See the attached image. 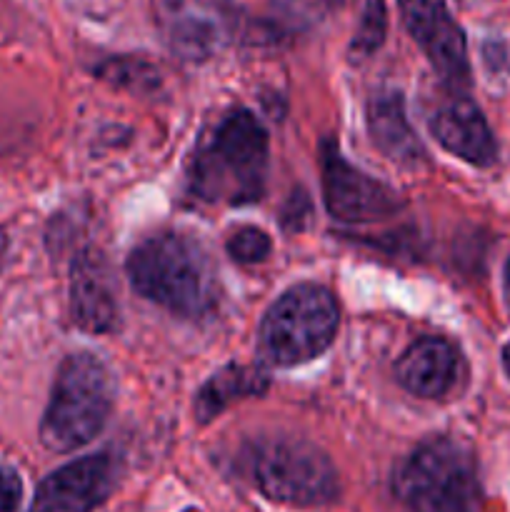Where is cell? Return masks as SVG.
I'll list each match as a JSON object with an SVG mask.
<instances>
[{"label": "cell", "instance_id": "obj_19", "mask_svg": "<svg viewBox=\"0 0 510 512\" xmlns=\"http://www.w3.org/2000/svg\"><path fill=\"white\" fill-rule=\"evenodd\" d=\"M23 500V483L18 473L0 465V512H18Z\"/></svg>", "mask_w": 510, "mask_h": 512}, {"label": "cell", "instance_id": "obj_16", "mask_svg": "<svg viewBox=\"0 0 510 512\" xmlns=\"http://www.w3.org/2000/svg\"><path fill=\"white\" fill-rule=\"evenodd\" d=\"M385 30H388V8H385V0H368L363 13H360L350 50L355 55L375 53L383 45Z\"/></svg>", "mask_w": 510, "mask_h": 512}, {"label": "cell", "instance_id": "obj_1", "mask_svg": "<svg viewBox=\"0 0 510 512\" xmlns=\"http://www.w3.org/2000/svg\"><path fill=\"white\" fill-rule=\"evenodd\" d=\"M268 133L250 110L218 120L190 158L188 190L210 205H250L263 198L268 180Z\"/></svg>", "mask_w": 510, "mask_h": 512}, {"label": "cell", "instance_id": "obj_11", "mask_svg": "<svg viewBox=\"0 0 510 512\" xmlns=\"http://www.w3.org/2000/svg\"><path fill=\"white\" fill-rule=\"evenodd\" d=\"M163 25L170 45L183 58H208L233 33V13L203 0H165Z\"/></svg>", "mask_w": 510, "mask_h": 512}, {"label": "cell", "instance_id": "obj_13", "mask_svg": "<svg viewBox=\"0 0 510 512\" xmlns=\"http://www.w3.org/2000/svg\"><path fill=\"white\" fill-rule=\"evenodd\" d=\"M460 375L458 350L443 338L425 335L415 340L395 365V378L418 398H443L455 388Z\"/></svg>", "mask_w": 510, "mask_h": 512}, {"label": "cell", "instance_id": "obj_15", "mask_svg": "<svg viewBox=\"0 0 510 512\" xmlns=\"http://www.w3.org/2000/svg\"><path fill=\"white\" fill-rule=\"evenodd\" d=\"M268 385L270 380L265 370L255 368V365H225L223 370L213 373V378L195 395V418L200 423H208V420L218 418L225 408H230L235 400L265 393Z\"/></svg>", "mask_w": 510, "mask_h": 512}, {"label": "cell", "instance_id": "obj_23", "mask_svg": "<svg viewBox=\"0 0 510 512\" xmlns=\"http://www.w3.org/2000/svg\"><path fill=\"white\" fill-rule=\"evenodd\" d=\"M503 368H505V373H508V378H510V343L505 345V350H503Z\"/></svg>", "mask_w": 510, "mask_h": 512}, {"label": "cell", "instance_id": "obj_22", "mask_svg": "<svg viewBox=\"0 0 510 512\" xmlns=\"http://www.w3.org/2000/svg\"><path fill=\"white\" fill-rule=\"evenodd\" d=\"M503 293H505V305H508V310H510V258H508V263H505V278H503Z\"/></svg>", "mask_w": 510, "mask_h": 512}, {"label": "cell", "instance_id": "obj_18", "mask_svg": "<svg viewBox=\"0 0 510 512\" xmlns=\"http://www.w3.org/2000/svg\"><path fill=\"white\" fill-rule=\"evenodd\" d=\"M103 78H108L110 83L115 85H128V88H145V85H153L155 75L150 68H145V63H138V60H108L105 68L100 70Z\"/></svg>", "mask_w": 510, "mask_h": 512}, {"label": "cell", "instance_id": "obj_10", "mask_svg": "<svg viewBox=\"0 0 510 512\" xmlns=\"http://www.w3.org/2000/svg\"><path fill=\"white\" fill-rule=\"evenodd\" d=\"M430 133L448 153L475 168H490L498 160V143L478 105L463 93H453L438 103L428 118Z\"/></svg>", "mask_w": 510, "mask_h": 512}, {"label": "cell", "instance_id": "obj_3", "mask_svg": "<svg viewBox=\"0 0 510 512\" xmlns=\"http://www.w3.org/2000/svg\"><path fill=\"white\" fill-rule=\"evenodd\" d=\"M115 378L93 353H75L55 375L40 440L53 453H73L105 428L113 410Z\"/></svg>", "mask_w": 510, "mask_h": 512}, {"label": "cell", "instance_id": "obj_20", "mask_svg": "<svg viewBox=\"0 0 510 512\" xmlns=\"http://www.w3.org/2000/svg\"><path fill=\"white\" fill-rule=\"evenodd\" d=\"M310 213V203L305 198V193H293L288 200V208L283 210V225L288 230H300L308 220Z\"/></svg>", "mask_w": 510, "mask_h": 512}, {"label": "cell", "instance_id": "obj_12", "mask_svg": "<svg viewBox=\"0 0 510 512\" xmlns=\"http://www.w3.org/2000/svg\"><path fill=\"white\" fill-rule=\"evenodd\" d=\"M70 313L88 333H113L120 310L108 263L98 253H80L70 270Z\"/></svg>", "mask_w": 510, "mask_h": 512}, {"label": "cell", "instance_id": "obj_9", "mask_svg": "<svg viewBox=\"0 0 510 512\" xmlns=\"http://www.w3.org/2000/svg\"><path fill=\"white\" fill-rule=\"evenodd\" d=\"M115 485V460L108 453L63 465L35 490L28 512H93Z\"/></svg>", "mask_w": 510, "mask_h": 512}, {"label": "cell", "instance_id": "obj_17", "mask_svg": "<svg viewBox=\"0 0 510 512\" xmlns=\"http://www.w3.org/2000/svg\"><path fill=\"white\" fill-rule=\"evenodd\" d=\"M228 255L243 265L263 263L270 255V238L260 228H238L228 238Z\"/></svg>", "mask_w": 510, "mask_h": 512}, {"label": "cell", "instance_id": "obj_8", "mask_svg": "<svg viewBox=\"0 0 510 512\" xmlns=\"http://www.w3.org/2000/svg\"><path fill=\"white\" fill-rule=\"evenodd\" d=\"M400 18L445 88L463 93L470 85L468 43L448 10V0H398Z\"/></svg>", "mask_w": 510, "mask_h": 512}, {"label": "cell", "instance_id": "obj_2", "mask_svg": "<svg viewBox=\"0 0 510 512\" xmlns=\"http://www.w3.org/2000/svg\"><path fill=\"white\" fill-rule=\"evenodd\" d=\"M125 270L138 295L180 318H205L218 305V268L193 235L173 230L143 240Z\"/></svg>", "mask_w": 510, "mask_h": 512}, {"label": "cell", "instance_id": "obj_14", "mask_svg": "<svg viewBox=\"0 0 510 512\" xmlns=\"http://www.w3.org/2000/svg\"><path fill=\"white\" fill-rule=\"evenodd\" d=\"M368 133L375 148L403 168H418L425 150L405 115L403 95L395 90H380L368 103Z\"/></svg>", "mask_w": 510, "mask_h": 512}, {"label": "cell", "instance_id": "obj_6", "mask_svg": "<svg viewBox=\"0 0 510 512\" xmlns=\"http://www.w3.org/2000/svg\"><path fill=\"white\" fill-rule=\"evenodd\" d=\"M340 313L333 293L318 283L285 290L258 328V355L275 368H293L318 358L333 345Z\"/></svg>", "mask_w": 510, "mask_h": 512}, {"label": "cell", "instance_id": "obj_21", "mask_svg": "<svg viewBox=\"0 0 510 512\" xmlns=\"http://www.w3.org/2000/svg\"><path fill=\"white\" fill-rule=\"evenodd\" d=\"M308 5H313L315 10H340L350 3V0H305Z\"/></svg>", "mask_w": 510, "mask_h": 512}, {"label": "cell", "instance_id": "obj_7", "mask_svg": "<svg viewBox=\"0 0 510 512\" xmlns=\"http://www.w3.org/2000/svg\"><path fill=\"white\" fill-rule=\"evenodd\" d=\"M320 173L325 208L340 223H375L403 208V198L393 188L348 163L330 138L320 143Z\"/></svg>", "mask_w": 510, "mask_h": 512}, {"label": "cell", "instance_id": "obj_5", "mask_svg": "<svg viewBox=\"0 0 510 512\" xmlns=\"http://www.w3.org/2000/svg\"><path fill=\"white\" fill-rule=\"evenodd\" d=\"M393 493L410 512H478V465L458 440L420 443L393 473Z\"/></svg>", "mask_w": 510, "mask_h": 512}, {"label": "cell", "instance_id": "obj_4", "mask_svg": "<svg viewBox=\"0 0 510 512\" xmlns=\"http://www.w3.org/2000/svg\"><path fill=\"white\" fill-rule=\"evenodd\" d=\"M240 468L268 500L295 508H318L338 498L333 460L298 438H260L240 450Z\"/></svg>", "mask_w": 510, "mask_h": 512}]
</instances>
